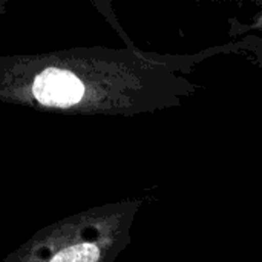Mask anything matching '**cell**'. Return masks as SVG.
Wrapping results in <instances>:
<instances>
[{
  "mask_svg": "<svg viewBox=\"0 0 262 262\" xmlns=\"http://www.w3.org/2000/svg\"><path fill=\"white\" fill-rule=\"evenodd\" d=\"M244 52L235 40L193 54L74 48L0 57V101L71 115L154 114L181 106L201 86L189 78L204 60Z\"/></svg>",
  "mask_w": 262,
  "mask_h": 262,
  "instance_id": "cell-1",
  "label": "cell"
},
{
  "mask_svg": "<svg viewBox=\"0 0 262 262\" xmlns=\"http://www.w3.org/2000/svg\"><path fill=\"white\" fill-rule=\"evenodd\" d=\"M143 200L88 209L37 232L3 262H117L132 239Z\"/></svg>",
  "mask_w": 262,
  "mask_h": 262,
  "instance_id": "cell-2",
  "label": "cell"
},
{
  "mask_svg": "<svg viewBox=\"0 0 262 262\" xmlns=\"http://www.w3.org/2000/svg\"><path fill=\"white\" fill-rule=\"evenodd\" d=\"M230 28H229V35L230 37H246L249 34H255V31L262 32V9L249 21V23H243L236 18H229Z\"/></svg>",
  "mask_w": 262,
  "mask_h": 262,
  "instance_id": "cell-3",
  "label": "cell"
},
{
  "mask_svg": "<svg viewBox=\"0 0 262 262\" xmlns=\"http://www.w3.org/2000/svg\"><path fill=\"white\" fill-rule=\"evenodd\" d=\"M244 41V52L253 57V63L262 68V35L261 34H249L241 37Z\"/></svg>",
  "mask_w": 262,
  "mask_h": 262,
  "instance_id": "cell-4",
  "label": "cell"
}]
</instances>
